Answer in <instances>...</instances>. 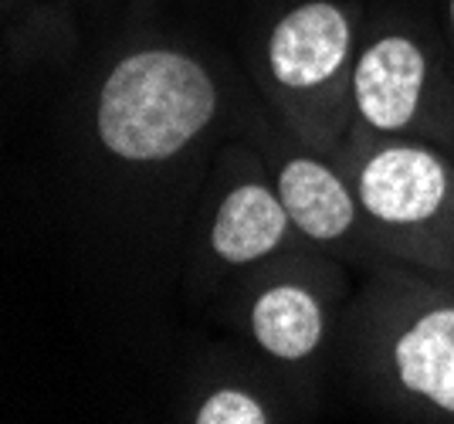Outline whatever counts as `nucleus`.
<instances>
[{"label":"nucleus","mask_w":454,"mask_h":424,"mask_svg":"<svg viewBox=\"0 0 454 424\" xmlns=\"http://www.w3.org/2000/svg\"><path fill=\"white\" fill-rule=\"evenodd\" d=\"M353 113L366 133L424 139L454 153V85L431 48L387 31L356 51Z\"/></svg>","instance_id":"obj_5"},{"label":"nucleus","mask_w":454,"mask_h":424,"mask_svg":"<svg viewBox=\"0 0 454 424\" xmlns=\"http://www.w3.org/2000/svg\"><path fill=\"white\" fill-rule=\"evenodd\" d=\"M448 24H451V35H454V0H448Z\"/></svg>","instance_id":"obj_10"},{"label":"nucleus","mask_w":454,"mask_h":424,"mask_svg":"<svg viewBox=\"0 0 454 424\" xmlns=\"http://www.w3.org/2000/svg\"><path fill=\"white\" fill-rule=\"evenodd\" d=\"M292 217L275 184L245 180L224 193L210 224V255L227 269L265 262L288 241Z\"/></svg>","instance_id":"obj_7"},{"label":"nucleus","mask_w":454,"mask_h":424,"mask_svg":"<svg viewBox=\"0 0 454 424\" xmlns=\"http://www.w3.org/2000/svg\"><path fill=\"white\" fill-rule=\"evenodd\" d=\"M193 424H268L271 407L245 387H217L210 390L190 414Z\"/></svg>","instance_id":"obj_9"},{"label":"nucleus","mask_w":454,"mask_h":424,"mask_svg":"<svg viewBox=\"0 0 454 424\" xmlns=\"http://www.w3.org/2000/svg\"><path fill=\"white\" fill-rule=\"evenodd\" d=\"M247 326L262 353L299 364L325 340V302L302 282H275L258 292L247 312Z\"/></svg>","instance_id":"obj_8"},{"label":"nucleus","mask_w":454,"mask_h":424,"mask_svg":"<svg viewBox=\"0 0 454 424\" xmlns=\"http://www.w3.org/2000/svg\"><path fill=\"white\" fill-rule=\"evenodd\" d=\"M356 31L333 0H305L275 20L265 44L268 85L305 146L336 153L353 113Z\"/></svg>","instance_id":"obj_4"},{"label":"nucleus","mask_w":454,"mask_h":424,"mask_svg":"<svg viewBox=\"0 0 454 424\" xmlns=\"http://www.w3.org/2000/svg\"><path fill=\"white\" fill-rule=\"evenodd\" d=\"M217 82L180 48H139L113 65L95 98V136L122 163H167L217 119Z\"/></svg>","instance_id":"obj_2"},{"label":"nucleus","mask_w":454,"mask_h":424,"mask_svg":"<svg viewBox=\"0 0 454 424\" xmlns=\"http://www.w3.org/2000/svg\"><path fill=\"white\" fill-rule=\"evenodd\" d=\"M275 191L292 217V228L316 245H336L363 224L349 177L322 156H285L275 174Z\"/></svg>","instance_id":"obj_6"},{"label":"nucleus","mask_w":454,"mask_h":424,"mask_svg":"<svg viewBox=\"0 0 454 424\" xmlns=\"http://www.w3.org/2000/svg\"><path fill=\"white\" fill-rule=\"evenodd\" d=\"M366 366L394 397L454 418V282L400 262L373 279L360 306Z\"/></svg>","instance_id":"obj_1"},{"label":"nucleus","mask_w":454,"mask_h":424,"mask_svg":"<svg viewBox=\"0 0 454 424\" xmlns=\"http://www.w3.org/2000/svg\"><path fill=\"white\" fill-rule=\"evenodd\" d=\"M444 279H451V282H454V271H451V275H444Z\"/></svg>","instance_id":"obj_11"},{"label":"nucleus","mask_w":454,"mask_h":424,"mask_svg":"<svg viewBox=\"0 0 454 424\" xmlns=\"http://www.w3.org/2000/svg\"><path fill=\"white\" fill-rule=\"evenodd\" d=\"M349 184L363 224L383 251L417 269L454 271V156L424 139L373 136Z\"/></svg>","instance_id":"obj_3"}]
</instances>
